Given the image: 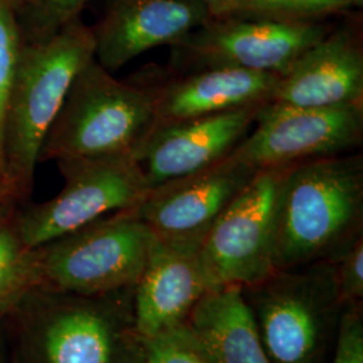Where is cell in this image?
Returning <instances> with one entry per match:
<instances>
[{"label":"cell","instance_id":"cell-15","mask_svg":"<svg viewBox=\"0 0 363 363\" xmlns=\"http://www.w3.org/2000/svg\"><path fill=\"white\" fill-rule=\"evenodd\" d=\"M269 103L328 108L363 105V46L350 26L331 28L283 77Z\"/></svg>","mask_w":363,"mask_h":363},{"label":"cell","instance_id":"cell-5","mask_svg":"<svg viewBox=\"0 0 363 363\" xmlns=\"http://www.w3.org/2000/svg\"><path fill=\"white\" fill-rule=\"evenodd\" d=\"M154 240L136 208L109 214L35 247L40 286L78 298L133 289Z\"/></svg>","mask_w":363,"mask_h":363},{"label":"cell","instance_id":"cell-25","mask_svg":"<svg viewBox=\"0 0 363 363\" xmlns=\"http://www.w3.org/2000/svg\"><path fill=\"white\" fill-rule=\"evenodd\" d=\"M1 198H7V195H6V191H4V184H3L1 177H0V199Z\"/></svg>","mask_w":363,"mask_h":363},{"label":"cell","instance_id":"cell-8","mask_svg":"<svg viewBox=\"0 0 363 363\" xmlns=\"http://www.w3.org/2000/svg\"><path fill=\"white\" fill-rule=\"evenodd\" d=\"M286 169L257 171L208 230L199 247V257L211 289L220 286L244 289L276 272L273 218Z\"/></svg>","mask_w":363,"mask_h":363},{"label":"cell","instance_id":"cell-17","mask_svg":"<svg viewBox=\"0 0 363 363\" xmlns=\"http://www.w3.org/2000/svg\"><path fill=\"white\" fill-rule=\"evenodd\" d=\"M183 327L208 363H271L240 286L208 291Z\"/></svg>","mask_w":363,"mask_h":363},{"label":"cell","instance_id":"cell-2","mask_svg":"<svg viewBox=\"0 0 363 363\" xmlns=\"http://www.w3.org/2000/svg\"><path fill=\"white\" fill-rule=\"evenodd\" d=\"M94 58L93 28L76 19L45 38L25 40L3 123L7 198L31 194L39 152L78 72Z\"/></svg>","mask_w":363,"mask_h":363},{"label":"cell","instance_id":"cell-22","mask_svg":"<svg viewBox=\"0 0 363 363\" xmlns=\"http://www.w3.org/2000/svg\"><path fill=\"white\" fill-rule=\"evenodd\" d=\"M89 0H33L30 6V28L33 38L52 35L67 23L79 19ZM28 39V40H30Z\"/></svg>","mask_w":363,"mask_h":363},{"label":"cell","instance_id":"cell-12","mask_svg":"<svg viewBox=\"0 0 363 363\" xmlns=\"http://www.w3.org/2000/svg\"><path fill=\"white\" fill-rule=\"evenodd\" d=\"M43 363H142L144 340L133 322V306L81 298L52 311L40 334Z\"/></svg>","mask_w":363,"mask_h":363},{"label":"cell","instance_id":"cell-1","mask_svg":"<svg viewBox=\"0 0 363 363\" xmlns=\"http://www.w3.org/2000/svg\"><path fill=\"white\" fill-rule=\"evenodd\" d=\"M362 226L361 154L323 156L289 166L274 206V269L333 259L362 235Z\"/></svg>","mask_w":363,"mask_h":363},{"label":"cell","instance_id":"cell-9","mask_svg":"<svg viewBox=\"0 0 363 363\" xmlns=\"http://www.w3.org/2000/svg\"><path fill=\"white\" fill-rule=\"evenodd\" d=\"M363 140V105L308 108L267 103L232 155L255 169L347 154Z\"/></svg>","mask_w":363,"mask_h":363},{"label":"cell","instance_id":"cell-19","mask_svg":"<svg viewBox=\"0 0 363 363\" xmlns=\"http://www.w3.org/2000/svg\"><path fill=\"white\" fill-rule=\"evenodd\" d=\"M213 18L312 23L333 13L362 6L363 0H213Z\"/></svg>","mask_w":363,"mask_h":363},{"label":"cell","instance_id":"cell-3","mask_svg":"<svg viewBox=\"0 0 363 363\" xmlns=\"http://www.w3.org/2000/svg\"><path fill=\"white\" fill-rule=\"evenodd\" d=\"M155 128V108L143 85L117 79L93 58L73 79L39 163L136 157Z\"/></svg>","mask_w":363,"mask_h":363},{"label":"cell","instance_id":"cell-7","mask_svg":"<svg viewBox=\"0 0 363 363\" xmlns=\"http://www.w3.org/2000/svg\"><path fill=\"white\" fill-rule=\"evenodd\" d=\"M330 30L319 22L211 18L169 46L171 66L177 73L232 67L283 77Z\"/></svg>","mask_w":363,"mask_h":363},{"label":"cell","instance_id":"cell-10","mask_svg":"<svg viewBox=\"0 0 363 363\" xmlns=\"http://www.w3.org/2000/svg\"><path fill=\"white\" fill-rule=\"evenodd\" d=\"M256 172L229 155L208 169L150 189L136 213L157 240L199 249L214 222Z\"/></svg>","mask_w":363,"mask_h":363},{"label":"cell","instance_id":"cell-23","mask_svg":"<svg viewBox=\"0 0 363 363\" xmlns=\"http://www.w3.org/2000/svg\"><path fill=\"white\" fill-rule=\"evenodd\" d=\"M337 273L339 296L343 306L363 298V235L355 238L331 259Z\"/></svg>","mask_w":363,"mask_h":363},{"label":"cell","instance_id":"cell-27","mask_svg":"<svg viewBox=\"0 0 363 363\" xmlns=\"http://www.w3.org/2000/svg\"><path fill=\"white\" fill-rule=\"evenodd\" d=\"M15 6H18V0H11Z\"/></svg>","mask_w":363,"mask_h":363},{"label":"cell","instance_id":"cell-14","mask_svg":"<svg viewBox=\"0 0 363 363\" xmlns=\"http://www.w3.org/2000/svg\"><path fill=\"white\" fill-rule=\"evenodd\" d=\"M279 78L242 69L208 67L167 76L156 70L136 82L152 99L157 127L269 103Z\"/></svg>","mask_w":363,"mask_h":363},{"label":"cell","instance_id":"cell-26","mask_svg":"<svg viewBox=\"0 0 363 363\" xmlns=\"http://www.w3.org/2000/svg\"><path fill=\"white\" fill-rule=\"evenodd\" d=\"M22 1L28 4V3H30V1H33V0H18V6H19V4H22Z\"/></svg>","mask_w":363,"mask_h":363},{"label":"cell","instance_id":"cell-24","mask_svg":"<svg viewBox=\"0 0 363 363\" xmlns=\"http://www.w3.org/2000/svg\"><path fill=\"white\" fill-rule=\"evenodd\" d=\"M331 363H363V319L358 303L342 308Z\"/></svg>","mask_w":363,"mask_h":363},{"label":"cell","instance_id":"cell-20","mask_svg":"<svg viewBox=\"0 0 363 363\" xmlns=\"http://www.w3.org/2000/svg\"><path fill=\"white\" fill-rule=\"evenodd\" d=\"M11 0H0V177L3 181V123L7 97L25 39Z\"/></svg>","mask_w":363,"mask_h":363},{"label":"cell","instance_id":"cell-18","mask_svg":"<svg viewBox=\"0 0 363 363\" xmlns=\"http://www.w3.org/2000/svg\"><path fill=\"white\" fill-rule=\"evenodd\" d=\"M11 198L0 199V313L40 286L35 249L23 242Z\"/></svg>","mask_w":363,"mask_h":363},{"label":"cell","instance_id":"cell-13","mask_svg":"<svg viewBox=\"0 0 363 363\" xmlns=\"http://www.w3.org/2000/svg\"><path fill=\"white\" fill-rule=\"evenodd\" d=\"M213 16L206 0H115L94 34V60L111 73L157 46H172Z\"/></svg>","mask_w":363,"mask_h":363},{"label":"cell","instance_id":"cell-6","mask_svg":"<svg viewBox=\"0 0 363 363\" xmlns=\"http://www.w3.org/2000/svg\"><path fill=\"white\" fill-rule=\"evenodd\" d=\"M65 183L52 199L16 213L27 247L35 249L117 211L136 208L150 187L136 157L116 156L57 164Z\"/></svg>","mask_w":363,"mask_h":363},{"label":"cell","instance_id":"cell-11","mask_svg":"<svg viewBox=\"0 0 363 363\" xmlns=\"http://www.w3.org/2000/svg\"><path fill=\"white\" fill-rule=\"evenodd\" d=\"M265 104L157 125L136 155L148 187L208 169L232 155Z\"/></svg>","mask_w":363,"mask_h":363},{"label":"cell","instance_id":"cell-21","mask_svg":"<svg viewBox=\"0 0 363 363\" xmlns=\"http://www.w3.org/2000/svg\"><path fill=\"white\" fill-rule=\"evenodd\" d=\"M142 363H208L183 325L144 340Z\"/></svg>","mask_w":363,"mask_h":363},{"label":"cell","instance_id":"cell-4","mask_svg":"<svg viewBox=\"0 0 363 363\" xmlns=\"http://www.w3.org/2000/svg\"><path fill=\"white\" fill-rule=\"evenodd\" d=\"M242 291L271 363H323L343 308L331 259L276 271Z\"/></svg>","mask_w":363,"mask_h":363},{"label":"cell","instance_id":"cell-28","mask_svg":"<svg viewBox=\"0 0 363 363\" xmlns=\"http://www.w3.org/2000/svg\"><path fill=\"white\" fill-rule=\"evenodd\" d=\"M206 1H213V0H206Z\"/></svg>","mask_w":363,"mask_h":363},{"label":"cell","instance_id":"cell-16","mask_svg":"<svg viewBox=\"0 0 363 363\" xmlns=\"http://www.w3.org/2000/svg\"><path fill=\"white\" fill-rule=\"evenodd\" d=\"M210 289L199 249L169 245L155 237L132 292L136 333L147 340L179 327Z\"/></svg>","mask_w":363,"mask_h":363}]
</instances>
